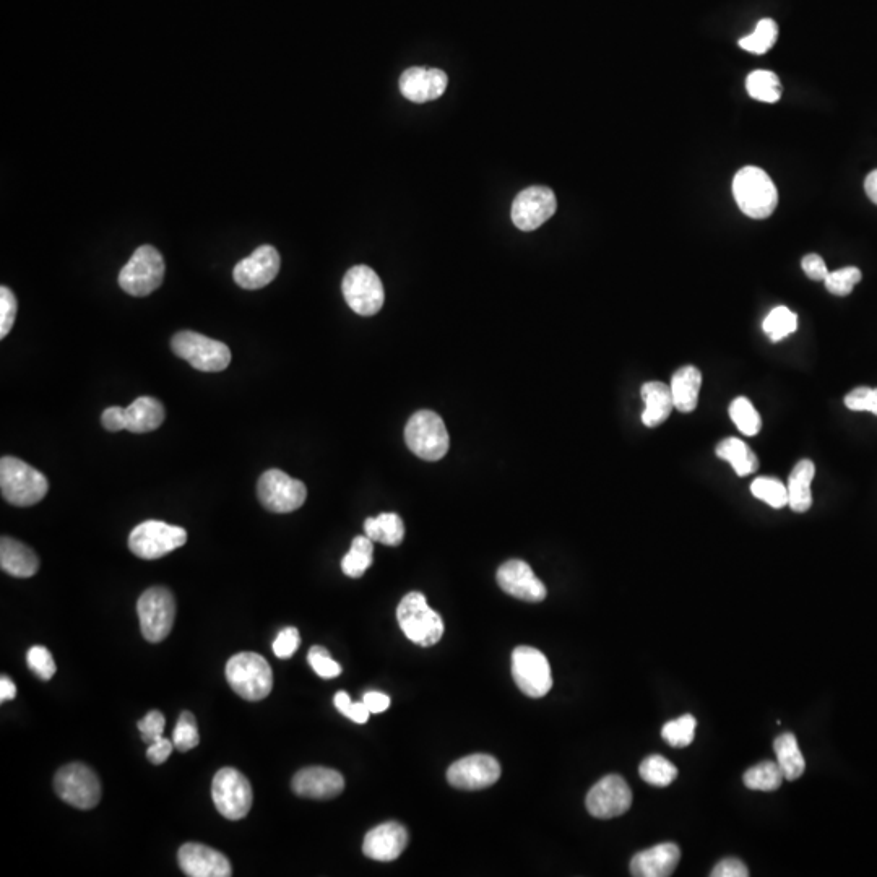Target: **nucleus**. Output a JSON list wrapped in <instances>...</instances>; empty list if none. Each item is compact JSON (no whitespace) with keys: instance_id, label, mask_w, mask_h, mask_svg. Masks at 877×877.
I'll return each instance as SVG.
<instances>
[{"instance_id":"f257e3e1","label":"nucleus","mask_w":877,"mask_h":877,"mask_svg":"<svg viewBox=\"0 0 877 877\" xmlns=\"http://www.w3.org/2000/svg\"><path fill=\"white\" fill-rule=\"evenodd\" d=\"M0 489L5 501L17 507H30L48 494V478L20 458L0 460Z\"/></svg>"},{"instance_id":"f03ea898","label":"nucleus","mask_w":877,"mask_h":877,"mask_svg":"<svg viewBox=\"0 0 877 877\" xmlns=\"http://www.w3.org/2000/svg\"><path fill=\"white\" fill-rule=\"evenodd\" d=\"M733 195L736 204L746 217L765 220L775 212L778 191L774 181L764 169L746 166L733 179Z\"/></svg>"},{"instance_id":"7ed1b4c3","label":"nucleus","mask_w":877,"mask_h":877,"mask_svg":"<svg viewBox=\"0 0 877 877\" xmlns=\"http://www.w3.org/2000/svg\"><path fill=\"white\" fill-rule=\"evenodd\" d=\"M226 679L233 691L249 702H259L272 692V668L259 653L242 652L229 658Z\"/></svg>"},{"instance_id":"20e7f679","label":"nucleus","mask_w":877,"mask_h":877,"mask_svg":"<svg viewBox=\"0 0 877 877\" xmlns=\"http://www.w3.org/2000/svg\"><path fill=\"white\" fill-rule=\"evenodd\" d=\"M397 619L403 634L421 647H433L444 636V621L428 605L423 593L405 595L398 605Z\"/></svg>"},{"instance_id":"39448f33","label":"nucleus","mask_w":877,"mask_h":877,"mask_svg":"<svg viewBox=\"0 0 877 877\" xmlns=\"http://www.w3.org/2000/svg\"><path fill=\"white\" fill-rule=\"evenodd\" d=\"M165 259L153 246H142L134 252L119 273V286L130 296L143 298L160 288L165 280Z\"/></svg>"},{"instance_id":"423d86ee","label":"nucleus","mask_w":877,"mask_h":877,"mask_svg":"<svg viewBox=\"0 0 877 877\" xmlns=\"http://www.w3.org/2000/svg\"><path fill=\"white\" fill-rule=\"evenodd\" d=\"M408 449L426 462L441 460L449 450V433L441 416L434 411H418L405 428Z\"/></svg>"},{"instance_id":"0eeeda50","label":"nucleus","mask_w":877,"mask_h":877,"mask_svg":"<svg viewBox=\"0 0 877 877\" xmlns=\"http://www.w3.org/2000/svg\"><path fill=\"white\" fill-rule=\"evenodd\" d=\"M171 348L174 355L202 372L225 371L231 363L228 345L191 330L176 333L171 340Z\"/></svg>"},{"instance_id":"6e6552de","label":"nucleus","mask_w":877,"mask_h":877,"mask_svg":"<svg viewBox=\"0 0 877 877\" xmlns=\"http://www.w3.org/2000/svg\"><path fill=\"white\" fill-rule=\"evenodd\" d=\"M187 532L160 520H147L132 530L129 549L140 559H160L186 545Z\"/></svg>"},{"instance_id":"1a4fd4ad","label":"nucleus","mask_w":877,"mask_h":877,"mask_svg":"<svg viewBox=\"0 0 877 877\" xmlns=\"http://www.w3.org/2000/svg\"><path fill=\"white\" fill-rule=\"evenodd\" d=\"M212 798L221 816L239 821L251 811L254 791L246 775L233 767H225L213 778Z\"/></svg>"},{"instance_id":"9d476101","label":"nucleus","mask_w":877,"mask_h":877,"mask_svg":"<svg viewBox=\"0 0 877 877\" xmlns=\"http://www.w3.org/2000/svg\"><path fill=\"white\" fill-rule=\"evenodd\" d=\"M137 611H139L140 629L148 642L158 644L173 631L176 600L168 588H148L137 603Z\"/></svg>"},{"instance_id":"9b49d317","label":"nucleus","mask_w":877,"mask_h":877,"mask_svg":"<svg viewBox=\"0 0 877 877\" xmlns=\"http://www.w3.org/2000/svg\"><path fill=\"white\" fill-rule=\"evenodd\" d=\"M54 787L57 796L74 808L93 809L101 800L100 778L88 765L78 762L57 772Z\"/></svg>"},{"instance_id":"f8f14e48","label":"nucleus","mask_w":877,"mask_h":877,"mask_svg":"<svg viewBox=\"0 0 877 877\" xmlns=\"http://www.w3.org/2000/svg\"><path fill=\"white\" fill-rule=\"evenodd\" d=\"M342 291L348 306L359 316H374L384 306V285L368 265L350 268L343 278Z\"/></svg>"},{"instance_id":"ddd939ff","label":"nucleus","mask_w":877,"mask_h":877,"mask_svg":"<svg viewBox=\"0 0 877 877\" xmlns=\"http://www.w3.org/2000/svg\"><path fill=\"white\" fill-rule=\"evenodd\" d=\"M257 497L260 504L270 512L290 514L306 502V484L294 480L285 471L268 470L259 478Z\"/></svg>"},{"instance_id":"4468645a","label":"nucleus","mask_w":877,"mask_h":877,"mask_svg":"<svg viewBox=\"0 0 877 877\" xmlns=\"http://www.w3.org/2000/svg\"><path fill=\"white\" fill-rule=\"evenodd\" d=\"M512 676L525 696L540 699L553 687V674L545 653L533 647H517L512 653Z\"/></svg>"},{"instance_id":"2eb2a0df","label":"nucleus","mask_w":877,"mask_h":877,"mask_svg":"<svg viewBox=\"0 0 877 877\" xmlns=\"http://www.w3.org/2000/svg\"><path fill=\"white\" fill-rule=\"evenodd\" d=\"M558 210L554 192L545 186L528 187L520 192L512 204V221L520 231H535L545 225Z\"/></svg>"},{"instance_id":"dca6fc26","label":"nucleus","mask_w":877,"mask_h":877,"mask_svg":"<svg viewBox=\"0 0 877 877\" xmlns=\"http://www.w3.org/2000/svg\"><path fill=\"white\" fill-rule=\"evenodd\" d=\"M501 777V765L488 754H471L450 765L447 780L458 790H483L493 787Z\"/></svg>"},{"instance_id":"f3484780","label":"nucleus","mask_w":877,"mask_h":877,"mask_svg":"<svg viewBox=\"0 0 877 877\" xmlns=\"http://www.w3.org/2000/svg\"><path fill=\"white\" fill-rule=\"evenodd\" d=\"M632 806V791L619 775H608L588 791L587 809L597 819L623 816Z\"/></svg>"},{"instance_id":"a211bd4d","label":"nucleus","mask_w":877,"mask_h":877,"mask_svg":"<svg viewBox=\"0 0 877 877\" xmlns=\"http://www.w3.org/2000/svg\"><path fill=\"white\" fill-rule=\"evenodd\" d=\"M281 259L273 246H260L242 259L233 270V278L244 290H260L270 285L280 272Z\"/></svg>"},{"instance_id":"6ab92c4d","label":"nucleus","mask_w":877,"mask_h":877,"mask_svg":"<svg viewBox=\"0 0 877 877\" xmlns=\"http://www.w3.org/2000/svg\"><path fill=\"white\" fill-rule=\"evenodd\" d=\"M497 584L507 595L519 600L538 603L546 598L545 584L536 577L532 567L520 559H512L499 567Z\"/></svg>"},{"instance_id":"aec40b11","label":"nucleus","mask_w":877,"mask_h":877,"mask_svg":"<svg viewBox=\"0 0 877 877\" xmlns=\"http://www.w3.org/2000/svg\"><path fill=\"white\" fill-rule=\"evenodd\" d=\"M182 873L189 877H229L231 863L223 853L202 843H186L178 853Z\"/></svg>"},{"instance_id":"412c9836","label":"nucleus","mask_w":877,"mask_h":877,"mask_svg":"<svg viewBox=\"0 0 877 877\" xmlns=\"http://www.w3.org/2000/svg\"><path fill=\"white\" fill-rule=\"evenodd\" d=\"M294 793L309 800H332L345 788L340 772L325 767H307L294 775L291 783Z\"/></svg>"},{"instance_id":"4be33fe9","label":"nucleus","mask_w":877,"mask_h":877,"mask_svg":"<svg viewBox=\"0 0 877 877\" xmlns=\"http://www.w3.org/2000/svg\"><path fill=\"white\" fill-rule=\"evenodd\" d=\"M449 78L441 69L411 67L400 77V91L411 103H428L444 95Z\"/></svg>"},{"instance_id":"5701e85b","label":"nucleus","mask_w":877,"mask_h":877,"mask_svg":"<svg viewBox=\"0 0 877 877\" xmlns=\"http://www.w3.org/2000/svg\"><path fill=\"white\" fill-rule=\"evenodd\" d=\"M408 845V832L398 822H385L364 837V855L376 861H394Z\"/></svg>"},{"instance_id":"b1692460","label":"nucleus","mask_w":877,"mask_h":877,"mask_svg":"<svg viewBox=\"0 0 877 877\" xmlns=\"http://www.w3.org/2000/svg\"><path fill=\"white\" fill-rule=\"evenodd\" d=\"M679 858L678 845L660 843L632 858L631 874L636 877H668L678 868Z\"/></svg>"},{"instance_id":"393cba45","label":"nucleus","mask_w":877,"mask_h":877,"mask_svg":"<svg viewBox=\"0 0 877 877\" xmlns=\"http://www.w3.org/2000/svg\"><path fill=\"white\" fill-rule=\"evenodd\" d=\"M0 567H2V571L7 572L12 577L28 579L38 572L39 559L35 551L23 545L22 541L2 536V540H0Z\"/></svg>"},{"instance_id":"a878e982","label":"nucleus","mask_w":877,"mask_h":877,"mask_svg":"<svg viewBox=\"0 0 877 877\" xmlns=\"http://www.w3.org/2000/svg\"><path fill=\"white\" fill-rule=\"evenodd\" d=\"M165 407L156 398L140 397L124 408V429L130 433H150L165 421Z\"/></svg>"},{"instance_id":"bb28decb","label":"nucleus","mask_w":877,"mask_h":877,"mask_svg":"<svg viewBox=\"0 0 877 877\" xmlns=\"http://www.w3.org/2000/svg\"><path fill=\"white\" fill-rule=\"evenodd\" d=\"M642 400L645 410L642 413V423L647 428H657L670 418L674 408L673 394L670 385L663 382H647L642 385Z\"/></svg>"},{"instance_id":"cd10ccee","label":"nucleus","mask_w":877,"mask_h":877,"mask_svg":"<svg viewBox=\"0 0 877 877\" xmlns=\"http://www.w3.org/2000/svg\"><path fill=\"white\" fill-rule=\"evenodd\" d=\"M670 387L676 410L681 413H691L696 410L700 387H702V374L699 369L694 366L678 369L671 377Z\"/></svg>"},{"instance_id":"c85d7f7f","label":"nucleus","mask_w":877,"mask_h":877,"mask_svg":"<svg viewBox=\"0 0 877 877\" xmlns=\"http://www.w3.org/2000/svg\"><path fill=\"white\" fill-rule=\"evenodd\" d=\"M816 475V467L811 460H801L788 478V506L798 514L808 512L813 506V493L811 483Z\"/></svg>"},{"instance_id":"c756f323","label":"nucleus","mask_w":877,"mask_h":877,"mask_svg":"<svg viewBox=\"0 0 877 877\" xmlns=\"http://www.w3.org/2000/svg\"><path fill=\"white\" fill-rule=\"evenodd\" d=\"M774 749L777 764L780 765L785 780H798L806 770V761L796 736L793 733H783L775 739Z\"/></svg>"},{"instance_id":"7c9ffc66","label":"nucleus","mask_w":877,"mask_h":877,"mask_svg":"<svg viewBox=\"0 0 877 877\" xmlns=\"http://www.w3.org/2000/svg\"><path fill=\"white\" fill-rule=\"evenodd\" d=\"M717 455L722 460L730 462L731 467H733L738 476L752 475L759 468V460H757L756 454L752 452L751 447L746 442L741 441V439H736V437L723 439L717 445Z\"/></svg>"},{"instance_id":"2f4dec72","label":"nucleus","mask_w":877,"mask_h":877,"mask_svg":"<svg viewBox=\"0 0 877 877\" xmlns=\"http://www.w3.org/2000/svg\"><path fill=\"white\" fill-rule=\"evenodd\" d=\"M364 533L382 545L398 546L405 538V525L397 514H381L364 522Z\"/></svg>"},{"instance_id":"473e14b6","label":"nucleus","mask_w":877,"mask_h":877,"mask_svg":"<svg viewBox=\"0 0 877 877\" xmlns=\"http://www.w3.org/2000/svg\"><path fill=\"white\" fill-rule=\"evenodd\" d=\"M372 554H374V541L366 535L356 536L351 543L350 551L342 559L343 574L351 579L363 577L364 572L368 571L374 561Z\"/></svg>"},{"instance_id":"72a5a7b5","label":"nucleus","mask_w":877,"mask_h":877,"mask_svg":"<svg viewBox=\"0 0 877 877\" xmlns=\"http://www.w3.org/2000/svg\"><path fill=\"white\" fill-rule=\"evenodd\" d=\"M746 90L754 100L762 103H777L782 96L780 78L770 70H756L746 80Z\"/></svg>"},{"instance_id":"f704fd0d","label":"nucleus","mask_w":877,"mask_h":877,"mask_svg":"<svg viewBox=\"0 0 877 877\" xmlns=\"http://www.w3.org/2000/svg\"><path fill=\"white\" fill-rule=\"evenodd\" d=\"M783 780L785 775L777 762H761L744 774V785L749 790L775 791L782 787Z\"/></svg>"},{"instance_id":"c9c22d12","label":"nucleus","mask_w":877,"mask_h":877,"mask_svg":"<svg viewBox=\"0 0 877 877\" xmlns=\"http://www.w3.org/2000/svg\"><path fill=\"white\" fill-rule=\"evenodd\" d=\"M639 774L649 785L665 788L676 780L678 769L663 756H650L640 764Z\"/></svg>"},{"instance_id":"e433bc0d","label":"nucleus","mask_w":877,"mask_h":877,"mask_svg":"<svg viewBox=\"0 0 877 877\" xmlns=\"http://www.w3.org/2000/svg\"><path fill=\"white\" fill-rule=\"evenodd\" d=\"M777 39V23L772 18H762L761 22L757 23L756 30H754L752 35L739 39V48L752 52V54H757V56H762V54L774 48Z\"/></svg>"},{"instance_id":"4c0bfd02","label":"nucleus","mask_w":877,"mask_h":877,"mask_svg":"<svg viewBox=\"0 0 877 877\" xmlns=\"http://www.w3.org/2000/svg\"><path fill=\"white\" fill-rule=\"evenodd\" d=\"M730 418L735 423L739 433L752 437L761 433L762 420L756 408L748 398L738 397L730 405Z\"/></svg>"},{"instance_id":"58836bf2","label":"nucleus","mask_w":877,"mask_h":877,"mask_svg":"<svg viewBox=\"0 0 877 877\" xmlns=\"http://www.w3.org/2000/svg\"><path fill=\"white\" fill-rule=\"evenodd\" d=\"M762 329L769 335L772 342H782L783 338L798 329V316L785 306H778L765 317Z\"/></svg>"},{"instance_id":"ea45409f","label":"nucleus","mask_w":877,"mask_h":877,"mask_svg":"<svg viewBox=\"0 0 877 877\" xmlns=\"http://www.w3.org/2000/svg\"><path fill=\"white\" fill-rule=\"evenodd\" d=\"M696 728V718L689 715V713H686L683 717H679L678 720L666 723V725L661 728V736H663L666 743L673 746V748H686V746H689V744L694 741Z\"/></svg>"},{"instance_id":"a19ab883","label":"nucleus","mask_w":877,"mask_h":877,"mask_svg":"<svg viewBox=\"0 0 877 877\" xmlns=\"http://www.w3.org/2000/svg\"><path fill=\"white\" fill-rule=\"evenodd\" d=\"M752 496L761 499L774 509L788 506V489L782 481L775 478H757L751 484Z\"/></svg>"},{"instance_id":"79ce46f5","label":"nucleus","mask_w":877,"mask_h":877,"mask_svg":"<svg viewBox=\"0 0 877 877\" xmlns=\"http://www.w3.org/2000/svg\"><path fill=\"white\" fill-rule=\"evenodd\" d=\"M174 748L181 752L191 751L200 743L197 722L191 712H182L173 731Z\"/></svg>"},{"instance_id":"37998d69","label":"nucleus","mask_w":877,"mask_h":877,"mask_svg":"<svg viewBox=\"0 0 877 877\" xmlns=\"http://www.w3.org/2000/svg\"><path fill=\"white\" fill-rule=\"evenodd\" d=\"M860 281V268L845 267L835 270V272H829L824 283H826L827 290L835 296H848Z\"/></svg>"},{"instance_id":"c03bdc74","label":"nucleus","mask_w":877,"mask_h":877,"mask_svg":"<svg viewBox=\"0 0 877 877\" xmlns=\"http://www.w3.org/2000/svg\"><path fill=\"white\" fill-rule=\"evenodd\" d=\"M307 661L320 678L333 679L342 674V666L338 665L337 661L332 660L329 650L324 649V647H312L307 653Z\"/></svg>"},{"instance_id":"a18cd8bd","label":"nucleus","mask_w":877,"mask_h":877,"mask_svg":"<svg viewBox=\"0 0 877 877\" xmlns=\"http://www.w3.org/2000/svg\"><path fill=\"white\" fill-rule=\"evenodd\" d=\"M28 666L30 670L38 676V678L49 681L56 674V661L52 658L51 652L46 647H31L28 652Z\"/></svg>"},{"instance_id":"49530a36","label":"nucleus","mask_w":877,"mask_h":877,"mask_svg":"<svg viewBox=\"0 0 877 877\" xmlns=\"http://www.w3.org/2000/svg\"><path fill=\"white\" fill-rule=\"evenodd\" d=\"M18 303L10 288H0V338H5L12 330L17 317Z\"/></svg>"},{"instance_id":"de8ad7c7","label":"nucleus","mask_w":877,"mask_h":877,"mask_svg":"<svg viewBox=\"0 0 877 877\" xmlns=\"http://www.w3.org/2000/svg\"><path fill=\"white\" fill-rule=\"evenodd\" d=\"M333 704L337 707L338 712L345 715L346 718H350L351 722L359 723V725L368 722L369 715H371L363 700L361 702H353L345 691L337 692V696L333 699Z\"/></svg>"},{"instance_id":"09e8293b","label":"nucleus","mask_w":877,"mask_h":877,"mask_svg":"<svg viewBox=\"0 0 877 877\" xmlns=\"http://www.w3.org/2000/svg\"><path fill=\"white\" fill-rule=\"evenodd\" d=\"M845 405L852 411H869L877 416V389L856 387L845 397Z\"/></svg>"},{"instance_id":"8fccbe9b","label":"nucleus","mask_w":877,"mask_h":877,"mask_svg":"<svg viewBox=\"0 0 877 877\" xmlns=\"http://www.w3.org/2000/svg\"><path fill=\"white\" fill-rule=\"evenodd\" d=\"M299 645H301V636H299L298 629L286 627L273 642V653L281 660H288L299 649Z\"/></svg>"},{"instance_id":"3c124183","label":"nucleus","mask_w":877,"mask_h":877,"mask_svg":"<svg viewBox=\"0 0 877 877\" xmlns=\"http://www.w3.org/2000/svg\"><path fill=\"white\" fill-rule=\"evenodd\" d=\"M137 726H139L143 743L152 744L153 741L163 736L166 726L165 715L158 710H152L145 715L143 720H140Z\"/></svg>"},{"instance_id":"603ef678","label":"nucleus","mask_w":877,"mask_h":877,"mask_svg":"<svg viewBox=\"0 0 877 877\" xmlns=\"http://www.w3.org/2000/svg\"><path fill=\"white\" fill-rule=\"evenodd\" d=\"M801 267H803L804 273L814 281H824L826 280L827 275H829L826 262H824L821 255H806V257L801 260Z\"/></svg>"},{"instance_id":"864d4df0","label":"nucleus","mask_w":877,"mask_h":877,"mask_svg":"<svg viewBox=\"0 0 877 877\" xmlns=\"http://www.w3.org/2000/svg\"><path fill=\"white\" fill-rule=\"evenodd\" d=\"M173 749V741H169V739L161 736V738L156 739V741H153V743L148 746V761L155 765L165 764V762L168 761L169 756L173 754Z\"/></svg>"},{"instance_id":"5fc2aeb1","label":"nucleus","mask_w":877,"mask_h":877,"mask_svg":"<svg viewBox=\"0 0 877 877\" xmlns=\"http://www.w3.org/2000/svg\"><path fill=\"white\" fill-rule=\"evenodd\" d=\"M713 877H748L749 871L743 861L725 858L712 871Z\"/></svg>"},{"instance_id":"6e6d98bb","label":"nucleus","mask_w":877,"mask_h":877,"mask_svg":"<svg viewBox=\"0 0 877 877\" xmlns=\"http://www.w3.org/2000/svg\"><path fill=\"white\" fill-rule=\"evenodd\" d=\"M101 423H103L104 429H108L111 433L122 431L124 429V408H106L101 415Z\"/></svg>"},{"instance_id":"4d7b16f0","label":"nucleus","mask_w":877,"mask_h":877,"mask_svg":"<svg viewBox=\"0 0 877 877\" xmlns=\"http://www.w3.org/2000/svg\"><path fill=\"white\" fill-rule=\"evenodd\" d=\"M363 702L371 713H382L390 707V697L377 691L366 692Z\"/></svg>"},{"instance_id":"13d9d810","label":"nucleus","mask_w":877,"mask_h":877,"mask_svg":"<svg viewBox=\"0 0 877 877\" xmlns=\"http://www.w3.org/2000/svg\"><path fill=\"white\" fill-rule=\"evenodd\" d=\"M15 696H17V686L13 684L9 676H2L0 678V700L7 702V700H12Z\"/></svg>"},{"instance_id":"bf43d9fd","label":"nucleus","mask_w":877,"mask_h":877,"mask_svg":"<svg viewBox=\"0 0 877 877\" xmlns=\"http://www.w3.org/2000/svg\"><path fill=\"white\" fill-rule=\"evenodd\" d=\"M865 191L869 200L877 205V169L873 173L868 174V178L865 181Z\"/></svg>"}]
</instances>
